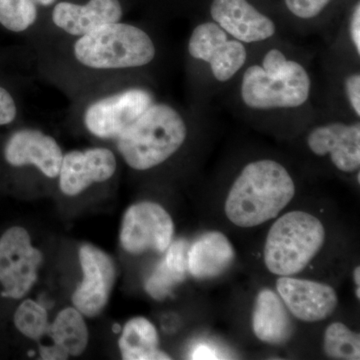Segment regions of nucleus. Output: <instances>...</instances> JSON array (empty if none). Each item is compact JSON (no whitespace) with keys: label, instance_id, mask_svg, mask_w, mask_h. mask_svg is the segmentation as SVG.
Returning a JSON list of instances; mask_svg holds the SVG:
<instances>
[{"label":"nucleus","instance_id":"31","mask_svg":"<svg viewBox=\"0 0 360 360\" xmlns=\"http://www.w3.org/2000/svg\"><path fill=\"white\" fill-rule=\"evenodd\" d=\"M354 281L355 286V296L360 300V267L357 265L354 270Z\"/></svg>","mask_w":360,"mask_h":360},{"label":"nucleus","instance_id":"19","mask_svg":"<svg viewBox=\"0 0 360 360\" xmlns=\"http://www.w3.org/2000/svg\"><path fill=\"white\" fill-rule=\"evenodd\" d=\"M188 243L184 239L172 243L165 257L146 283V290L155 300H161L170 295L176 284L186 276Z\"/></svg>","mask_w":360,"mask_h":360},{"label":"nucleus","instance_id":"10","mask_svg":"<svg viewBox=\"0 0 360 360\" xmlns=\"http://www.w3.org/2000/svg\"><path fill=\"white\" fill-rule=\"evenodd\" d=\"M305 143L310 153L326 158L338 172L357 174L360 169V123L330 120L314 125Z\"/></svg>","mask_w":360,"mask_h":360},{"label":"nucleus","instance_id":"16","mask_svg":"<svg viewBox=\"0 0 360 360\" xmlns=\"http://www.w3.org/2000/svg\"><path fill=\"white\" fill-rule=\"evenodd\" d=\"M120 0H89L86 4L59 2L52 11V21L73 37H84L101 26L122 20Z\"/></svg>","mask_w":360,"mask_h":360},{"label":"nucleus","instance_id":"17","mask_svg":"<svg viewBox=\"0 0 360 360\" xmlns=\"http://www.w3.org/2000/svg\"><path fill=\"white\" fill-rule=\"evenodd\" d=\"M233 245L222 232H205L189 245L187 269L196 279L207 281L221 276L236 260Z\"/></svg>","mask_w":360,"mask_h":360},{"label":"nucleus","instance_id":"6","mask_svg":"<svg viewBox=\"0 0 360 360\" xmlns=\"http://www.w3.org/2000/svg\"><path fill=\"white\" fill-rule=\"evenodd\" d=\"M189 58L205 66L212 82L229 84L248 63V45L233 39L212 20L194 26L187 42Z\"/></svg>","mask_w":360,"mask_h":360},{"label":"nucleus","instance_id":"11","mask_svg":"<svg viewBox=\"0 0 360 360\" xmlns=\"http://www.w3.org/2000/svg\"><path fill=\"white\" fill-rule=\"evenodd\" d=\"M210 20L246 45L262 44L277 33L276 21L251 0H210Z\"/></svg>","mask_w":360,"mask_h":360},{"label":"nucleus","instance_id":"8","mask_svg":"<svg viewBox=\"0 0 360 360\" xmlns=\"http://www.w3.org/2000/svg\"><path fill=\"white\" fill-rule=\"evenodd\" d=\"M174 234V220L169 213L158 203L142 201L130 206L125 213L120 243L130 255L148 250L165 253L172 245Z\"/></svg>","mask_w":360,"mask_h":360},{"label":"nucleus","instance_id":"33","mask_svg":"<svg viewBox=\"0 0 360 360\" xmlns=\"http://www.w3.org/2000/svg\"><path fill=\"white\" fill-rule=\"evenodd\" d=\"M113 331H115V333H120V331H122V326H120V324H115V326H113Z\"/></svg>","mask_w":360,"mask_h":360},{"label":"nucleus","instance_id":"21","mask_svg":"<svg viewBox=\"0 0 360 360\" xmlns=\"http://www.w3.org/2000/svg\"><path fill=\"white\" fill-rule=\"evenodd\" d=\"M49 330L54 345L63 348L68 355L77 356L86 348L89 331L77 309L68 307L61 310L51 326H49Z\"/></svg>","mask_w":360,"mask_h":360},{"label":"nucleus","instance_id":"3","mask_svg":"<svg viewBox=\"0 0 360 360\" xmlns=\"http://www.w3.org/2000/svg\"><path fill=\"white\" fill-rule=\"evenodd\" d=\"M188 136L186 118L174 106L155 103L116 139L117 148L129 167L148 170L169 160Z\"/></svg>","mask_w":360,"mask_h":360},{"label":"nucleus","instance_id":"20","mask_svg":"<svg viewBox=\"0 0 360 360\" xmlns=\"http://www.w3.org/2000/svg\"><path fill=\"white\" fill-rule=\"evenodd\" d=\"M120 348L125 360L172 359L169 355L158 349V330L144 317H135L125 324Z\"/></svg>","mask_w":360,"mask_h":360},{"label":"nucleus","instance_id":"32","mask_svg":"<svg viewBox=\"0 0 360 360\" xmlns=\"http://www.w3.org/2000/svg\"><path fill=\"white\" fill-rule=\"evenodd\" d=\"M33 1L37 4V6H51L54 2L58 1V0H33Z\"/></svg>","mask_w":360,"mask_h":360},{"label":"nucleus","instance_id":"25","mask_svg":"<svg viewBox=\"0 0 360 360\" xmlns=\"http://www.w3.org/2000/svg\"><path fill=\"white\" fill-rule=\"evenodd\" d=\"M345 0H283V6L291 18L302 22L321 18Z\"/></svg>","mask_w":360,"mask_h":360},{"label":"nucleus","instance_id":"5","mask_svg":"<svg viewBox=\"0 0 360 360\" xmlns=\"http://www.w3.org/2000/svg\"><path fill=\"white\" fill-rule=\"evenodd\" d=\"M326 238V227L311 213L302 210L285 213L276 220L267 233L265 266L274 276H296L316 257Z\"/></svg>","mask_w":360,"mask_h":360},{"label":"nucleus","instance_id":"4","mask_svg":"<svg viewBox=\"0 0 360 360\" xmlns=\"http://www.w3.org/2000/svg\"><path fill=\"white\" fill-rule=\"evenodd\" d=\"M73 54L78 63L94 70H127L150 65L156 46L142 28L118 21L80 37Z\"/></svg>","mask_w":360,"mask_h":360},{"label":"nucleus","instance_id":"2","mask_svg":"<svg viewBox=\"0 0 360 360\" xmlns=\"http://www.w3.org/2000/svg\"><path fill=\"white\" fill-rule=\"evenodd\" d=\"M295 182L283 163L271 158L250 161L236 175L226 198L227 219L253 229L276 219L295 198Z\"/></svg>","mask_w":360,"mask_h":360},{"label":"nucleus","instance_id":"1","mask_svg":"<svg viewBox=\"0 0 360 360\" xmlns=\"http://www.w3.org/2000/svg\"><path fill=\"white\" fill-rule=\"evenodd\" d=\"M239 77L238 97L245 110L262 115L298 110L309 103V70L281 47H271L248 63Z\"/></svg>","mask_w":360,"mask_h":360},{"label":"nucleus","instance_id":"18","mask_svg":"<svg viewBox=\"0 0 360 360\" xmlns=\"http://www.w3.org/2000/svg\"><path fill=\"white\" fill-rule=\"evenodd\" d=\"M252 330L258 340L281 345L292 336L293 322L278 293L270 288L258 291L251 315Z\"/></svg>","mask_w":360,"mask_h":360},{"label":"nucleus","instance_id":"9","mask_svg":"<svg viewBox=\"0 0 360 360\" xmlns=\"http://www.w3.org/2000/svg\"><path fill=\"white\" fill-rule=\"evenodd\" d=\"M155 101L153 92L144 87H131L103 97L85 110V127L99 139H116Z\"/></svg>","mask_w":360,"mask_h":360},{"label":"nucleus","instance_id":"26","mask_svg":"<svg viewBox=\"0 0 360 360\" xmlns=\"http://www.w3.org/2000/svg\"><path fill=\"white\" fill-rule=\"evenodd\" d=\"M343 96L350 112L355 117H360V75L359 71L348 73L343 79Z\"/></svg>","mask_w":360,"mask_h":360},{"label":"nucleus","instance_id":"29","mask_svg":"<svg viewBox=\"0 0 360 360\" xmlns=\"http://www.w3.org/2000/svg\"><path fill=\"white\" fill-rule=\"evenodd\" d=\"M191 359L208 360V359H222L217 354V349L207 345H198L193 348V354H191Z\"/></svg>","mask_w":360,"mask_h":360},{"label":"nucleus","instance_id":"22","mask_svg":"<svg viewBox=\"0 0 360 360\" xmlns=\"http://www.w3.org/2000/svg\"><path fill=\"white\" fill-rule=\"evenodd\" d=\"M323 352L330 359H360V335L342 322H333L324 331Z\"/></svg>","mask_w":360,"mask_h":360},{"label":"nucleus","instance_id":"28","mask_svg":"<svg viewBox=\"0 0 360 360\" xmlns=\"http://www.w3.org/2000/svg\"><path fill=\"white\" fill-rule=\"evenodd\" d=\"M18 115V106L13 96L0 86V127L11 124Z\"/></svg>","mask_w":360,"mask_h":360},{"label":"nucleus","instance_id":"7","mask_svg":"<svg viewBox=\"0 0 360 360\" xmlns=\"http://www.w3.org/2000/svg\"><path fill=\"white\" fill-rule=\"evenodd\" d=\"M41 252L32 245L22 226H9L0 233V298L21 300L37 281Z\"/></svg>","mask_w":360,"mask_h":360},{"label":"nucleus","instance_id":"12","mask_svg":"<svg viewBox=\"0 0 360 360\" xmlns=\"http://www.w3.org/2000/svg\"><path fill=\"white\" fill-rule=\"evenodd\" d=\"M79 260L84 281L77 286L72 302L80 314L94 317L103 311L115 281L112 259L96 246L82 245Z\"/></svg>","mask_w":360,"mask_h":360},{"label":"nucleus","instance_id":"14","mask_svg":"<svg viewBox=\"0 0 360 360\" xmlns=\"http://www.w3.org/2000/svg\"><path fill=\"white\" fill-rule=\"evenodd\" d=\"M4 160L11 167L34 165L47 177L56 179L60 172L63 153L53 137L37 129H21L7 139Z\"/></svg>","mask_w":360,"mask_h":360},{"label":"nucleus","instance_id":"24","mask_svg":"<svg viewBox=\"0 0 360 360\" xmlns=\"http://www.w3.org/2000/svg\"><path fill=\"white\" fill-rule=\"evenodd\" d=\"M16 329L30 340H39L49 330L46 310L32 300L21 302L13 314Z\"/></svg>","mask_w":360,"mask_h":360},{"label":"nucleus","instance_id":"15","mask_svg":"<svg viewBox=\"0 0 360 360\" xmlns=\"http://www.w3.org/2000/svg\"><path fill=\"white\" fill-rule=\"evenodd\" d=\"M116 160L108 148L73 150L63 155L59 184L66 195H77L94 182H103L115 174Z\"/></svg>","mask_w":360,"mask_h":360},{"label":"nucleus","instance_id":"27","mask_svg":"<svg viewBox=\"0 0 360 360\" xmlns=\"http://www.w3.org/2000/svg\"><path fill=\"white\" fill-rule=\"evenodd\" d=\"M347 33L349 44L354 49L355 56H360V2L354 1L349 9L347 18Z\"/></svg>","mask_w":360,"mask_h":360},{"label":"nucleus","instance_id":"13","mask_svg":"<svg viewBox=\"0 0 360 360\" xmlns=\"http://www.w3.org/2000/svg\"><path fill=\"white\" fill-rule=\"evenodd\" d=\"M276 290L290 314L303 322L314 323L328 319L338 305V293L328 284L279 276Z\"/></svg>","mask_w":360,"mask_h":360},{"label":"nucleus","instance_id":"23","mask_svg":"<svg viewBox=\"0 0 360 360\" xmlns=\"http://www.w3.org/2000/svg\"><path fill=\"white\" fill-rule=\"evenodd\" d=\"M37 13L33 0H0V25L11 32H25L34 25Z\"/></svg>","mask_w":360,"mask_h":360},{"label":"nucleus","instance_id":"30","mask_svg":"<svg viewBox=\"0 0 360 360\" xmlns=\"http://www.w3.org/2000/svg\"><path fill=\"white\" fill-rule=\"evenodd\" d=\"M40 355L42 359L49 360L66 359L68 357V352L56 345L40 347Z\"/></svg>","mask_w":360,"mask_h":360}]
</instances>
